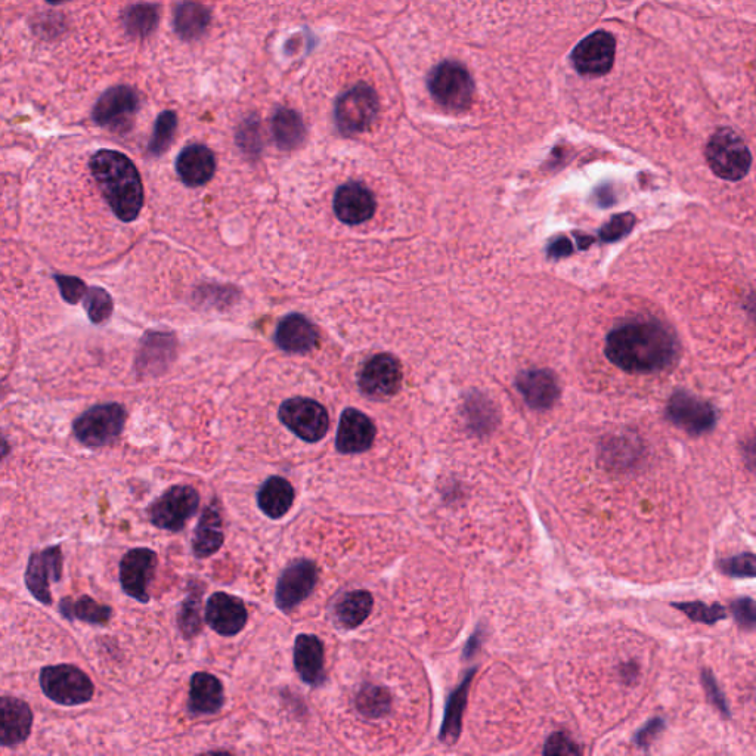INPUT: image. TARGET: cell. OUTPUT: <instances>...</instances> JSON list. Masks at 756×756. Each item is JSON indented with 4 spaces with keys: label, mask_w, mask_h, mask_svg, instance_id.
Returning <instances> with one entry per match:
<instances>
[{
    "label": "cell",
    "mask_w": 756,
    "mask_h": 756,
    "mask_svg": "<svg viewBox=\"0 0 756 756\" xmlns=\"http://www.w3.org/2000/svg\"><path fill=\"white\" fill-rule=\"evenodd\" d=\"M720 569L724 575L730 576V578H755V556L752 553H743L739 556L730 557V559L721 560Z\"/></svg>",
    "instance_id": "obj_40"
},
{
    "label": "cell",
    "mask_w": 756,
    "mask_h": 756,
    "mask_svg": "<svg viewBox=\"0 0 756 756\" xmlns=\"http://www.w3.org/2000/svg\"><path fill=\"white\" fill-rule=\"evenodd\" d=\"M209 24L210 12L200 3L184 2L176 8L173 26L182 39H198L207 32Z\"/></svg>",
    "instance_id": "obj_31"
},
{
    "label": "cell",
    "mask_w": 756,
    "mask_h": 756,
    "mask_svg": "<svg viewBox=\"0 0 756 756\" xmlns=\"http://www.w3.org/2000/svg\"><path fill=\"white\" fill-rule=\"evenodd\" d=\"M356 709L361 712L364 717L384 718L390 714L392 709V696H390L389 690L386 687L380 686H367L362 687L359 690L358 696H356Z\"/></svg>",
    "instance_id": "obj_33"
},
{
    "label": "cell",
    "mask_w": 756,
    "mask_h": 756,
    "mask_svg": "<svg viewBox=\"0 0 756 756\" xmlns=\"http://www.w3.org/2000/svg\"><path fill=\"white\" fill-rule=\"evenodd\" d=\"M466 417L474 433L491 432L497 424V412L491 401L482 395L470 396L466 404Z\"/></svg>",
    "instance_id": "obj_35"
},
{
    "label": "cell",
    "mask_w": 756,
    "mask_h": 756,
    "mask_svg": "<svg viewBox=\"0 0 756 756\" xmlns=\"http://www.w3.org/2000/svg\"><path fill=\"white\" fill-rule=\"evenodd\" d=\"M706 160L718 178L736 182L748 175L752 166L751 151L734 130L721 129L706 147Z\"/></svg>",
    "instance_id": "obj_3"
},
{
    "label": "cell",
    "mask_w": 756,
    "mask_h": 756,
    "mask_svg": "<svg viewBox=\"0 0 756 756\" xmlns=\"http://www.w3.org/2000/svg\"><path fill=\"white\" fill-rule=\"evenodd\" d=\"M572 250V243H570L567 238H557V240L553 241V243L550 244V247H548V256L559 259V257L569 256V253H572Z\"/></svg>",
    "instance_id": "obj_49"
},
{
    "label": "cell",
    "mask_w": 756,
    "mask_h": 756,
    "mask_svg": "<svg viewBox=\"0 0 756 756\" xmlns=\"http://www.w3.org/2000/svg\"><path fill=\"white\" fill-rule=\"evenodd\" d=\"M272 133L281 150H296L305 141L306 127L296 111L280 107L272 119Z\"/></svg>",
    "instance_id": "obj_29"
},
{
    "label": "cell",
    "mask_w": 756,
    "mask_h": 756,
    "mask_svg": "<svg viewBox=\"0 0 756 756\" xmlns=\"http://www.w3.org/2000/svg\"><path fill=\"white\" fill-rule=\"evenodd\" d=\"M429 91L442 107L454 111L466 110L473 99L472 76L463 65L446 61L430 73Z\"/></svg>",
    "instance_id": "obj_8"
},
{
    "label": "cell",
    "mask_w": 756,
    "mask_h": 756,
    "mask_svg": "<svg viewBox=\"0 0 756 756\" xmlns=\"http://www.w3.org/2000/svg\"><path fill=\"white\" fill-rule=\"evenodd\" d=\"M401 384V364L389 353H378L368 359L359 371V389L370 398H390L398 393Z\"/></svg>",
    "instance_id": "obj_13"
},
{
    "label": "cell",
    "mask_w": 756,
    "mask_h": 756,
    "mask_svg": "<svg viewBox=\"0 0 756 756\" xmlns=\"http://www.w3.org/2000/svg\"><path fill=\"white\" fill-rule=\"evenodd\" d=\"M204 619L222 637H234L246 627L249 613L243 600L219 591L207 600Z\"/></svg>",
    "instance_id": "obj_16"
},
{
    "label": "cell",
    "mask_w": 756,
    "mask_h": 756,
    "mask_svg": "<svg viewBox=\"0 0 756 756\" xmlns=\"http://www.w3.org/2000/svg\"><path fill=\"white\" fill-rule=\"evenodd\" d=\"M138 110V94L129 86H114L96 101L92 117L96 125L111 132H127Z\"/></svg>",
    "instance_id": "obj_11"
},
{
    "label": "cell",
    "mask_w": 756,
    "mask_h": 756,
    "mask_svg": "<svg viewBox=\"0 0 756 756\" xmlns=\"http://www.w3.org/2000/svg\"><path fill=\"white\" fill-rule=\"evenodd\" d=\"M666 417L674 426L692 436L711 432L718 423V414L708 401L686 390H677L669 399Z\"/></svg>",
    "instance_id": "obj_10"
},
{
    "label": "cell",
    "mask_w": 756,
    "mask_h": 756,
    "mask_svg": "<svg viewBox=\"0 0 756 756\" xmlns=\"http://www.w3.org/2000/svg\"><path fill=\"white\" fill-rule=\"evenodd\" d=\"M581 749L563 731L551 734L544 745V755H579Z\"/></svg>",
    "instance_id": "obj_44"
},
{
    "label": "cell",
    "mask_w": 756,
    "mask_h": 756,
    "mask_svg": "<svg viewBox=\"0 0 756 756\" xmlns=\"http://www.w3.org/2000/svg\"><path fill=\"white\" fill-rule=\"evenodd\" d=\"M225 703V692L219 678L209 672L192 675L189 684L188 709L192 715L218 714Z\"/></svg>",
    "instance_id": "obj_25"
},
{
    "label": "cell",
    "mask_w": 756,
    "mask_h": 756,
    "mask_svg": "<svg viewBox=\"0 0 756 756\" xmlns=\"http://www.w3.org/2000/svg\"><path fill=\"white\" fill-rule=\"evenodd\" d=\"M516 386L532 410H550L560 396L559 381L550 370L523 371L516 378Z\"/></svg>",
    "instance_id": "obj_21"
},
{
    "label": "cell",
    "mask_w": 756,
    "mask_h": 756,
    "mask_svg": "<svg viewBox=\"0 0 756 756\" xmlns=\"http://www.w3.org/2000/svg\"><path fill=\"white\" fill-rule=\"evenodd\" d=\"M318 340L319 334L314 322L300 314L285 316L275 331V342L285 352H311L318 345Z\"/></svg>",
    "instance_id": "obj_23"
},
{
    "label": "cell",
    "mask_w": 756,
    "mask_h": 756,
    "mask_svg": "<svg viewBox=\"0 0 756 756\" xmlns=\"http://www.w3.org/2000/svg\"><path fill=\"white\" fill-rule=\"evenodd\" d=\"M238 144H240L241 150L252 154V156L259 153L262 144H260L259 123L256 120L244 123L241 126L240 132H238Z\"/></svg>",
    "instance_id": "obj_46"
},
{
    "label": "cell",
    "mask_w": 756,
    "mask_h": 756,
    "mask_svg": "<svg viewBox=\"0 0 756 756\" xmlns=\"http://www.w3.org/2000/svg\"><path fill=\"white\" fill-rule=\"evenodd\" d=\"M607 188L601 187L599 191L596 192L597 198H599L600 206H609V201H607V198H609L610 201L613 203V194L612 189H609V192H606Z\"/></svg>",
    "instance_id": "obj_50"
},
{
    "label": "cell",
    "mask_w": 756,
    "mask_h": 756,
    "mask_svg": "<svg viewBox=\"0 0 756 756\" xmlns=\"http://www.w3.org/2000/svg\"><path fill=\"white\" fill-rule=\"evenodd\" d=\"M380 110L376 91L367 83L352 86L336 102V123L345 135L367 132Z\"/></svg>",
    "instance_id": "obj_6"
},
{
    "label": "cell",
    "mask_w": 756,
    "mask_h": 756,
    "mask_svg": "<svg viewBox=\"0 0 756 756\" xmlns=\"http://www.w3.org/2000/svg\"><path fill=\"white\" fill-rule=\"evenodd\" d=\"M373 606V596L368 591H350L336 604L337 621L347 630H355L367 621L373 612Z\"/></svg>",
    "instance_id": "obj_30"
},
{
    "label": "cell",
    "mask_w": 756,
    "mask_h": 756,
    "mask_svg": "<svg viewBox=\"0 0 756 756\" xmlns=\"http://www.w3.org/2000/svg\"><path fill=\"white\" fill-rule=\"evenodd\" d=\"M663 728H665V721L662 718H653L635 733V745L640 746V748H649L653 740L662 733Z\"/></svg>",
    "instance_id": "obj_47"
},
{
    "label": "cell",
    "mask_w": 756,
    "mask_h": 756,
    "mask_svg": "<svg viewBox=\"0 0 756 756\" xmlns=\"http://www.w3.org/2000/svg\"><path fill=\"white\" fill-rule=\"evenodd\" d=\"M476 671V668L469 669L461 683L458 684L457 689L449 694L448 700H446L445 715H443L441 734H439V739L443 743L454 745L460 739L463 715L466 711L467 699H469L470 687H472Z\"/></svg>",
    "instance_id": "obj_26"
},
{
    "label": "cell",
    "mask_w": 756,
    "mask_h": 756,
    "mask_svg": "<svg viewBox=\"0 0 756 756\" xmlns=\"http://www.w3.org/2000/svg\"><path fill=\"white\" fill-rule=\"evenodd\" d=\"M9 452H11V446H9L5 436L0 433V461H2L3 458L8 457Z\"/></svg>",
    "instance_id": "obj_51"
},
{
    "label": "cell",
    "mask_w": 756,
    "mask_h": 756,
    "mask_svg": "<svg viewBox=\"0 0 756 756\" xmlns=\"http://www.w3.org/2000/svg\"><path fill=\"white\" fill-rule=\"evenodd\" d=\"M672 606L686 613L687 618L692 619L693 622H699V624L714 625L727 618V612L718 603L708 606L702 601H680V603H672Z\"/></svg>",
    "instance_id": "obj_38"
},
{
    "label": "cell",
    "mask_w": 756,
    "mask_h": 756,
    "mask_svg": "<svg viewBox=\"0 0 756 756\" xmlns=\"http://www.w3.org/2000/svg\"><path fill=\"white\" fill-rule=\"evenodd\" d=\"M483 638H485V634H483L482 628H476L472 637L467 641L466 647H464L463 658L466 661L473 659L479 653V650L482 649Z\"/></svg>",
    "instance_id": "obj_48"
},
{
    "label": "cell",
    "mask_w": 756,
    "mask_h": 756,
    "mask_svg": "<svg viewBox=\"0 0 756 756\" xmlns=\"http://www.w3.org/2000/svg\"><path fill=\"white\" fill-rule=\"evenodd\" d=\"M55 281L60 285L61 294L68 303L76 305L83 300L86 294V285L79 278L64 277V275H55Z\"/></svg>",
    "instance_id": "obj_45"
},
{
    "label": "cell",
    "mask_w": 756,
    "mask_h": 756,
    "mask_svg": "<svg viewBox=\"0 0 756 756\" xmlns=\"http://www.w3.org/2000/svg\"><path fill=\"white\" fill-rule=\"evenodd\" d=\"M634 225L635 218L630 215V213H622V215L613 216V218L600 229V240L604 241V243H613V241L621 240L625 235L630 234Z\"/></svg>",
    "instance_id": "obj_41"
},
{
    "label": "cell",
    "mask_w": 756,
    "mask_h": 756,
    "mask_svg": "<svg viewBox=\"0 0 756 756\" xmlns=\"http://www.w3.org/2000/svg\"><path fill=\"white\" fill-rule=\"evenodd\" d=\"M33 712L24 700L0 697V746L12 748L29 739Z\"/></svg>",
    "instance_id": "obj_20"
},
{
    "label": "cell",
    "mask_w": 756,
    "mask_h": 756,
    "mask_svg": "<svg viewBox=\"0 0 756 756\" xmlns=\"http://www.w3.org/2000/svg\"><path fill=\"white\" fill-rule=\"evenodd\" d=\"M281 423L302 441L315 443L327 435L330 427L328 412L319 402L308 398H293L281 405Z\"/></svg>",
    "instance_id": "obj_9"
},
{
    "label": "cell",
    "mask_w": 756,
    "mask_h": 756,
    "mask_svg": "<svg viewBox=\"0 0 756 756\" xmlns=\"http://www.w3.org/2000/svg\"><path fill=\"white\" fill-rule=\"evenodd\" d=\"M176 172L188 187H201L215 175V154L204 145H189L176 160Z\"/></svg>",
    "instance_id": "obj_24"
},
{
    "label": "cell",
    "mask_w": 756,
    "mask_h": 756,
    "mask_svg": "<svg viewBox=\"0 0 756 756\" xmlns=\"http://www.w3.org/2000/svg\"><path fill=\"white\" fill-rule=\"evenodd\" d=\"M376 206L373 192L359 182L342 185L334 195V212L347 225L370 221L376 213Z\"/></svg>",
    "instance_id": "obj_19"
},
{
    "label": "cell",
    "mask_w": 756,
    "mask_h": 756,
    "mask_svg": "<svg viewBox=\"0 0 756 756\" xmlns=\"http://www.w3.org/2000/svg\"><path fill=\"white\" fill-rule=\"evenodd\" d=\"M127 33L132 36L145 37L156 30L158 9L154 5H136L127 9L125 18Z\"/></svg>",
    "instance_id": "obj_36"
},
{
    "label": "cell",
    "mask_w": 756,
    "mask_h": 756,
    "mask_svg": "<svg viewBox=\"0 0 756 756\" xmlns=\"http://www.w3.org/2000/svg\"><path fill=\"white\" fill-rule=\"evenodd\" d=\"M48 3H52V5H58V3H63L65 0H46Z\"/></svg>",
    "instance_id": "obj_52"
},
{
    "label": "cell",
    "mask_w": 756,
    "mask_h": 756,
    "mask_svg": "<svg viewBox=\"0 0 756 756\" xmlns=\"http://www.w3.org/2000/svg\"><path fill=\"white\" fill-rule=\"evenodd\" d=\"M615 39L612 34L596 32L582 40L572 54L573 65L585 76H601L615 61Z\"/></svg>",
    "instance_id": "obj_17"
},
{
    "label": "cell",
    "mask_w": 756,
    "mask_h": 756,
    "mask_svg": "<svg viewBox=\"0 0 756 756\" xmlns=\"http://www.w3.org/2000/svg\"><path fill=\"white\" fill-rule=\"evenodd\" d=\"M64 556L61 545H52L30 556L26 570V585L34 599L42 604H52L51 582L63 578Z\"/></svg>",
    "instance_id": "obj_14"
},
{
    "label": "cell",
    "mask_w": 756,
    "mask_h": 756,
    "mask_svg": "<svg viewBox=\"0 0 756 756\" xmlns=\"http://www.w3.org/2000/svg\"><path fill=\"white\" fill-rule=\"evenodd\" d=\"M731 612H733L734 619H736L740 627L748 631L754 630L756 610L755 601L751 597H742V599L733 601L731 603Z\"/></svg>",
    "instance_id": "obj_43"
},
{
    "label": "cell",
    "mask_w": 756,
    "mask_h": 756,
    "mask_svg": "<svg viewBox=\"0 0 756 756\" xmlns=\"http://www.w3.org/2000/svg\"><path fill=\"white\" fill-rule=\"evenodd\" d=\"M225 535H223V522L221 511L215 504L204 508L194 536H192V553L198 559H207L221 550Z\"/></svg>",
    "instance_id": "obj_27"
},
{
    "label": "cell",
    "mask_w": 756,
    "mask_h": 756,
    "mask_svg": "<svg viewBox=\"0 0 756 756\" xmlns=\"http://www.w3.org/2000/svg\"><path fill=\"white\" fill-rule=\"evenodd\" d=\"M126 418V410L122 405H96L74 421V435L89 448H101L119 438Z\"/></svg>",
    "instance_id": "obj_5"
},
{
    "label": "cell",
    "mask_w": 756,
    "mask_h": 756,
    "mask_svg": "<svg viewBox=\"0 0 756 756\" xmlns=\"http://www.w3.org/2000/svg\"><path fill=\"white\" fill-rule=\"evenodd\" d=\"M157 554L150 548H133L120 562V584L123 591L139 603H148V585L156 573Z\"/></svg>",
    "instance_id": "obj_15"
},
{
    "label": "cell",
    "mask_w": 756,
    "mask_h": 756,
    "mask_svg": "<svg viewBox=\"0 0 756 756\" xmlns=\"http://www.w3.org/2000/svg\"><path fill=\"white\" fill-rule=\"evenodd\" d=\"M294 497L296 492L287 479L271 476L263 482L257 492V505L269 519H283L293 507Z\"/></svg>",
    "instance_id": "obj_28"
},
{
    "label": "cell",
    "mask_w": 756,
    "mask_h": 756,
    "mask_svg": "<svg viewBox=\"0 0 756 756\" xmlns=\"http://www.w3.org/2000/svg\"><path fill=\"white\" fill-rule=\"evenodd\" d=\"M91 172L114 215L135 221L144 206V187L132 160L119 151L101 150L91 158Z\"/></svg>",
    "instance_id": "obj_2"
},
{
    "label": "cell",
    "mask_w": 756,
    "mask_h": 756,
    "mask_svg": "<svg viewBox=\"0 0 756 756\" xmlns=\"http://www.w3.org/2000/svg\"><path fill=\"white\" fill-rule=\"evenodd\" d=\"M176 129H178V117L173 111H164L157 117L156 126H154L153 138H151L148 151L153 156H161L169 150L173 138H175Z\"/></svg>",
    "instance_id": "obj_37"
},
{
    "label": "cell",
    "mask_w": 756,
    "mask_h": 756,
    "mask_svg": "<svg viewBox=\"0 0 756 756\" xmlns=\"http://www.w3.org/2000/svg\"><path fill=\"white\" fill-rule=\"evenodd\" d=\"M324 644L316 635H297L294 643V666L303 683L319 687L325 683Z\"/></svg>",
    "instance_id": "obj_22"
},
{
    "label": "cell",
    "mask_w": 756,
    "mask_h": 756,
    "mask_svg": "<svg viewBox=\"0 0 756 756\" xmlns=\"http://www.w3.org/2000/svg\"><path fill=\"white\" fill-rule=\"evenodd\" d=\"M376 426L364 412L347 408L340 417L336 449L340 454H361L371 449L376 441Z\"/></svg>",
    "instance_id": "obj_18"
},
{
    "label": "cell",
    "mask_w": 756,
    "mask_h": 756,
    "mask_svg": "<svg viewBox=\"0 0 756 756\" xmlns=\"http://www.w3.org/2000/svg\"><path fill=\"white\" fill-rule=\"evenodd\" d=\"M194 585V590L189 591L178 615L179 630L187 640H191L195 635L200 634L201 628H203V619H201L203 587L201 585L198 587V582H195Z\"/></svg>",
    "instance_id": "obj_34"
},
{
    "label": "cell",
    "mask_w": 756,
    "mask_h": 756,
    "mask_svg": "<svg viewBox=\"0 0 756 756\" xmlns=\"http://www.w3.org/2000/svg\"><path fill=\"white\" fill-rule=\"evenodd\" d=\"M60 612L68 621L79 619L92 625H107L113 615L110 606L98 603L88 596L80 597L79 600H61Z\"/></svg>",
    "instance_id": "obj_32"
},
{
    "label": "cell",
    "mask_w": 756,
    "mask_h": 756,
    "mask_svg": "<svg viewBox=\"0 0 756 756\" xmlns=\"http://www.w3.org/2000/svg\"><path fill=\"white\" fill-rule=\"evenodd\" d=\"M318 582V567L312 560L299 559L285 567L277 582L275 604L288 613L311 597Z\"/></svg>",
    "instance_id": "obj_12"
},
{
    "label": "cell",
    "mask_w": 756,
    "mask_h": 756,
    "mask_svg": "<svg viewBox=\"0 0 756 756\" xmlns=\"http://www.w3.org/2000/svg\"><path fill=\"white\" fill-rule=\"evenodd\" d=\"M674 334L655 321H635L610 331L604 345L607 359L627 373L652 374L666 370L678 355Z\"/></svg>",
    "instance_id": "obj_1"
},
{
    "label": "cell",
    "mask_w": 756,
    "mask_h": 756,
    "mask_svg": "<svg viewBox=\"0 0 756 756\" xmlns=\"http://www.w3.org/2000/svg\"><path fill=\"white\" fill-rule=\"evenodd\" d=\"M702 684L703 689H705L706 694H708L709 700H711L712 705H714L715 708H717L718 711L721 712V714L725 715V717L730 718V706H728V702L727 699H725L723 690H721L720 686H718V681L715 680L714 674H712L709 669H703Z\"/></svg>",
    "instance_id": "obj_42"
},
{
    "label": "cell",
    "mask_w": 756,
    "mask_h": 756,
    "mask_svg": "<svg viewBox=\"0 0 756 756\" xmlns=\"http://www.w3.org/2000/svg\"><path fill=\"white\" fill-rule=\"evenodd\" d=\"M200 507L197 489L188 485H176L167 489L148 508L151 523L164 531L181 532Z\"/></svg>",
    "instance_id": "obj_7"
},
{
    "label": "cell",
    "mask_w": 756,
    "mask_h": 756,
    "mask_svg": "<svg viewBox=\"0 0 756 756\" xmlns=\"http://www.w3.org/2000/svg\"><path fill=\"white\" fill-rule=\"evenodd\" d=\"M40 687L48 699L63 706L91 702L95 693L91 678L73 665L46 666L40 672Z\"/></svg>",
    "instance_id": "obj_4"
},
{
    "label": "cell",
    "mask_w": 756,
    "mask_h": 756,
    "mask_svg": "<svg viewBox=\"0 0 756 756\" xmlns=\"http://www.w3.org/2000/svg\"><path fill=\"white\" fill-rule=\"evenodd\" d=\"M83 300H85L83 305H85L86 312L95 324H102L113 314V299L102 288H91V290L86 291Z\"/></svg>",
    "instance_id": "obj_39"
}]
</instances>
